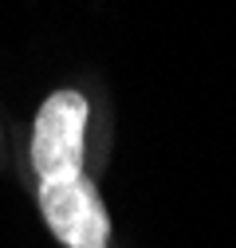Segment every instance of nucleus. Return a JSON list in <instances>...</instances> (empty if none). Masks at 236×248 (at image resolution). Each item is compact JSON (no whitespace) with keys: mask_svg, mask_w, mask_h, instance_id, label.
<instances>
[{"mask_svg":"<svg viewBox=\"0 0 236 248\" xmlns=\"http://www.w3.org/2000/svg\"><path fill=\"white\" fill-rule=\"evenodd\" d=\"M83 126L87 99L79 91H55L44 99L32 130V166L40 181H67L83 173Z\"/></svg>","mask_w":236,"mask_h":248,"instance_id":"obj_1","label":"nucleus"},{"mask_svg":"<svg viewBox=\"0 0 236 248\" xmlns=\"http://www.w3.org/2000/svg\"><path fill=\"white\" fill-rule=\"evenodd\" d=\"M40 209L59 244L67 248H106L110 221L99 201V189L83 173L67 181H40Z\"/></svg>","mask_w":236,"mask_h":248,"instance_id":"obj_2","label":"nucleus"}]
</instances>
